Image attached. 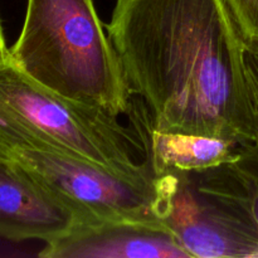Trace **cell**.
I'll return each instance as SVG.
<instances>
[{
    "mask_svg": "<svg viewBox=\"0 0 258 258\" xmlns=\"http://www.w3.org/2000/svg\"><path fill=\"white\" fill-rule=\"evenodd\" d=\"M106 29L156 130L252 143L247 40L226 0H116Z\"/></svg>",
    "mask_w": 258,
    "mask_h": 258,
    "instance_id": "cell-1",
    "label": "cell"
},
{
    "mask_svg": "<svg viewBox=\"0 0 258 258\" xmlns=\"http://www.w3.org/2000/svg\"><path fill=\"white\" fill-rule=\"evenodd\" d=\"M10 59L47 90L113 116L130 108V88L95 0H28Z\"/></svg>",
    "mask_w": 258,
    "mask_h": 258,
    "instance_id": "cell-2",
    "label": "cell"
},
{
    "mask_svg": "<svg viewBox=\"0 0 258 258\" xmlns=\"http://www.w3.org/2000/svg\"><path fill=\"white\" fill-rule=\"evenodd\" d=\"M52 148L134 178L154 176L143 145L117 116L67 100L0 60V155Z\"/></svg>",
    "mask_w": 258,
    "mask_h": 258,
    "instance_id": "cell-3",
    "label": "cell"
},
{
    "mask_svg": "<svg viewBox=\"0 0 258 258\" xmlns=\"http://www.w3.org/2000/svg\"><path fill=\"white\" fill-rule=\"evenodd\" d=\"M7 158L19 164L40 185L71 207L78 221L161 222L155 213L158 188L154 176L122 175L50 148L19 149Z\"/></svg>",
    "mask_w": 258,
    "mask_h": 258,
    "instance_id": "cell-4",
    "label": "cell"
},
{
    "mask_svg": "<svg viewBox=\"0 0 258 258\" xmlns=\"http://www.w3.org/2000/svg\"><path fill=\"white\" fill-rule=\"evenodd\" d=\"M156 217L190 257H258L256 227L218 202L199 193L189 173L154 175Z\"/></svg>",
    "mask_w": 258,
    "mask_h": 258,
    "instance_id": "cell-5",
    "label": "cell"
},
{
    "mask_svg": "<svg viewBox=\"0 0 258 258\" xmlns=\"http://www.w3.org/2000/svg\"><path fill=\"white\" fill-rule=\"evenodd\" d=\"M43 258H190L163 222L78 221L68 233L47 242Z\"/></svg>",
    "mask_w": 258,
    "mask_h": 258,
    "instance_id": "cell-6",
    "label": "cell"
},
{
    "mask_svg": "<svg viewBox=\"0 0 258 258\" xmlns=\"http://www.w3.org/2000/svg\"><path fill=\"white\" fill-rule=\"evenodd\" d=\"M77 214L10 158L0 155V237L50 242L71 231Z\"/></svg>",
    "mask_w": 258,
    "mask_h": 258,
    "instance_id": "cell-7",
    "label": "cell"
},
{
    "mask_svg": "<svg viewBox=\"0 0 258 258\" xmlns=\"http://www.w3.org/2000/svg\"><path fill=\"white\" fill-rule=\"evenodd\" d=\"M126 113L153 175L207 171L233 160L241 149L242 143L229 139L156 130L140 97H133Z\"/></svg>",
    "mask_w": 258,
    "mask_h": 258,
    "instance_id": "cell-8",
    "label": "cell"
},
{
    "mask_svg": "<svg viewBox=\"0 0 258 258\" xmlns=\"http://www.w3.org/2000/svg\"><path fill=\"white\" fill-rule=\"evenodd\" d=\"M189 176L199 193L231 209L258 231V149L253 143H242L233 160Z\"/></svg>",
    "mask_w": 258,
    "mask_h": 258,
    "instance_id": "cell-9",
    "label": "cell"
},
{
    "mask_svg": "<svg viewBox=\"0 0 258 258\" xmlns=\"http://www.w3.org/2000/svg\"><path fill=\"white\" fill-rule=\"evenodd\" d=\"M247 42H258V0H226Z\"/></svg>",
    "mask_w": 258,
    "mask_h": 258,
    "instance_id": "cell-10",
    "label": "cell"
},
{
    "mask_svg": "<svg viewBox=\"0 0 258 258\" xmlns=\"http://www.w3.org/2000/svg\"><path fill=\"white\" fill-rule=\"evenodd\" d=\"M246 76L251 97L252 112H253V140L252 143L258 149V42H247L246 53Z\"/></svg>",
    "mask_w": 258,
    "mask_h": 258,
    "instance_id": "cell-11",
    "label": "cell"
},
{
    "mask_svg": "<svg viewBox=\"0 0 258 258\" xmlns=\"http://www.w3.org/2000/svg\"><path fill=\"white\" fill-rule=\"evenodd\" d=\"M9 52L10 49L7 45V40H5L4 30H3V25H2V19H0V60L9 57Z\"/></svg>",
    "mask_w": 258,
    "mask_h": 258,
    "instance_id": "cell-12",
    "label": "cell"
}]
</instances>
